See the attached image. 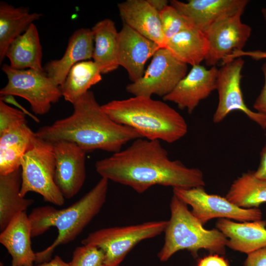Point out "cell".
<instances>
[{
	"instance_id": "7c38bea8",
	"label": "cell",
	"mask_w": 266,
	"mask_h": 266,
	"mask_svg": "<svg viewBox=\"0 0 266 266\" xmlns=\"http://www.w3.org/2000/svg\"><path fill=\"white\" fill-rule=\"evenodd\" d=\"M244 61L233 59L218 69L216 90L218 103L213 116V122H221L231 112L239 110L263 129H266V116L249 109L245 104L241 89V71Z\"/></svg>"
},
{
	"instance_id": "8992f818",
	"label": "cell",
	"mask_w": 266,
	"mask_h": 266,
	"mask_svg": "<svg viewBox=\"0 0 266 266\" xmlns=\"http://www.w3.org/2000/svg\"><path fill=\"white\" fill-rule=\"evenodd\" d=\"M22 184L20 195L31 192L40 194L44 201L61 206L65 198L54 181L56 158L52 143L37 137L21 160Z\"/></svg>"
},
{
	"instance_id": "8fae6325",
	"label": "cell",
	"mask_w": 266,
	"mask_h": 266,
	"mask_svg": "<svg viewBox=\"0 0 266 266\" xmlns=\"http://www.w3.org/2000/svg\"><path fill=\"white\" fill-rule=\"evenodd\" d=\"M243 12L217 20L204 32L208 45L204 59L207 66H214L221 61L225 64L233 56L235 57L245 46L252 30L242 22Z\"/></svg>"
},
{
	"instance_id": "9c48e42d",
	"label": "cell",
	"mask_w": 266,
	"mask_h": 266,
	"mask_svg": "<svg viewBox=\"0 0 266 266\" xmlns=\"http://www.w3.org/2000/svg\"><path fill=\"white\" fill-rule=\"evenodd\" d=\"M187 65L177 59L166 48H160L143 76L126 87L133 96L151 97L153 95L163 98L170 93L187 74Z\"/></svg>"
},
{
	"instance_id": "ac0fdd59",
	"label": "cell",
	"mask_w": 266,
	"mask_h": 266,
	"mask_svg": "<svg viewBox=\"0 0 266 266\" xmlns=\"http://www.w3.org/2000/svg\"><path fill=\"white\" fill-rule=\"evenodd\" d=\"M94 42L91 29L82 28L70 36L62 57L48 62L44 71L58 85L64 83L69 70L78 63L92 58Z\"/></svg>"
},
{
	"instance_id": "7a4b0ae2",
	"label": "cell",
	"mask_w": 266,
	"mask_h": 266,
	"mask_svg": "<svg viewBox=\"0 0 266 266\" xmlns=\"http://www.w3.org/2000/svg\"><path fill=\"white\" fill-rule=\"evenodd\" d=\"M73 106L71 115L40 128L35 136L51 143L72 142L86 153L102 150L113 153L121 150L130 141L142 137L133 128L112 120L92 91L86 93Z\"/></svg>"
},
{
	"instance_id": "484cf974",
	"label": "cell",
	"mask_w": 266,
	"mask_h": 266,
	"mask_svg": "<svg viewBox=\"0 0 266 266\" xmlns=\"http://www.w3.org/2000/svg\"><path fill=\"white\" fill-rule=\"evenodd\" d=\"M165 48L179 61L193 66L204 61L208 45L204 33L193 27L168 39Z\"/></svg>"
},
{
	"instance_id": "3957f363",
	"label": "cell",
	"mask_w": 266,
	"mask_h": 266,
	"mask_svg": "<svg viewBox=\"0 0 266 266\" xmlns=\"http://www.w3.org/2000/svg\"><path fill=\"white\" fill-rule=\"evenodd\" d=\"M108 186V180L101 177L90 191L68 207L57 209L47 205L32 211L28 217L32 237L42 234L52 227L58 232L49 246L35 253L36 263L48 262L56 247L74 240L82 232L103 206Z\"/></svg>"
},
{
	"instance_id": "2e32d148",
	"label": "cell",
	"mask_w": 266,
	"mask_h": 266,
	"mask_svg": "<svg viewBox=\"0 0 266 266\" xmlns=\"http://www.w3.org/2000/svg\"><path fill=\"white\" fill-rule=\"evenodd\" d=\"M247 0H190L170 1V5L204 32L217 20L244 11Z\"/></svg>"
},
{
	"instance_id": "7402d4cb",
	"label": "cell",
	"mask_w": 266,
	"mask_h": 266,
	"mask_svg": "<svg viewBox=\"0 0 266 266\" xmlns=\"http://www.w3.org/2000/svg\"><path fill=\"white\" fill-rule=\"evenodd\" d=\"M94 46L92 58L101 74L117 69L118 63V32L109 18L98 22L91 29Z\"/></svg>"
},
{
	"instance_id": "5bb4252c",
	"label": "cell",
	"mask_w": 266,
	"mask_h": 266,
	"mask_svg": "<svg viewBox=\"0 0 266 266\" xmlns=\"http://www.w3.org/2000/svg\"><path fill=\"white\" fill-rule=\"evenodd\" d=\"M218 72L215 66L209 69L200 64L192 66L173 90L163 98V100L174 102L180 109L192 113L201 100L216 90Z\"/></svg>"
},
{
	"instance_id": "8d00e7d4",
	"label": "cell",
	"mask_w": 266,
	"mask_h": 266,
	"mask_svg": "<svg viewBox=\"0 0 266 266\" xmlns=\"http://www.w3.org/2000/svg\"><path fill=\"white\" fill-rule=\"evenodd\" d=\"M147 1L159 12L168 5L169 2L166 0H147Z\"/></svg>"
},
{
	"instance_id": "f35d334b",
	"label": "cell",
	"mask_w": 266,
	"mask_h": 266,
	"mask_svg": "<svg viewBox=\"0 0 266 266\" xmlns=\"http://www.w3.org/2000/svg\"><path fill=\"white\" fill-rule=\"evenodd\" d=\"M0 266H4V265H3V264L2 263L0 262Z\"/></svg>"
},
{
	"instance_id": "e0dca14e",
	"label": "cell",
	"mask_w": 266,
	"mask_h": 266,
	"mask_svg": "<svg viewBox=\"0 0 266 266\" xmlns=\"http://www.w3.org/2000/svg\"><path fill=\"white\" fill-rule=\"evenodd\" d=\"M120 16L124 23L137 32L165 48L159 12L147 0H127L118 4Z\"/></svg>"
},
{
	"instance_id": "ffe728a7",
	"label": "cell",
	"mask_w": 266,
	"mask_h": 266,
	"mask_svg": "<svg viewBox=\"0 0 266 266\" xmlns=\"http://www.w3.org/2000/svg\"><path fill=\"white\" fill-rule=\"evenodd\" d=\"M32 231L26 212L16 215L0 234V242L12 257V266H33L36 254L31 246Z\"/></svg>"
},
{
	"instance_id": "d590c367",
	"label": "cell",
	"mask_w": 266,
	"mask_h": 266,
	"mask_svg": "<svg viewBox=\"0 0 266 266\" xmlns=\"http://www.w3.org/2000/svg\"><path fill=\"white\" fill-rule=\"evenodd\" d=\"M35 266H70V265L64 261L59 256H56L49 261L39 264Z\"/></svg>"
},
{
	"instance_id": "74e56055",
	"label": "cell",
	"mask_w": 266,
	"mask_h": 266,
	"mask_svg": "<svg viewBox=\"0 0 266 266\" xmlns=\"http://www.w3.org/2000/svg\"><path fill=\"white\" fill-rule=\"evenodd\" d=\"M262 13L266 23V7L262 9Z\"/></svg>"
},
{
	"instance_id": "4fadbf2b",
	"label": "cell",
	"mask_w": 266,
	"mask_h": 266,
	"mask_svg": "<svg viewBox=\"0 0 266 266\" xmlns=\"http://www.w3.org/2000/svg\"><path fill=\"white\" fill-rule=\"evenodd\" d=\"M56 158L54 181L65 199L74 197L86 178V153L75 143L61 141L52 143Z\"/></svg>"
},
{
	"instance_id": "836d02e7",
	"label": "cell",
	"mask_w": 266,
	"mask_h": 266,
	"mask_svg": "<svg viewBox=\"0 0 266 266\" xmlns=\"http://www.w3.org/2000/svg\"><path fill=\"white\" fill-rule=\"evenodd\" d=\"M197 266H230V265L223 257L218 254H214L200 259Z\"/></svg>"
},
{
	"instance_id": "e575fe53",
	"label": "cell",
	"mask_w": 266,
	"mask_h": 266,
	"mask_svg": "<svg viewBox=\"0 0 266 266\" xmlns=\"http://www.w3.org/2000/svg\"><path fill=\"white\" fill-rule=\"evenodd\" d=\"M254 173L257 178L266 180V144L261 152L260 163Z\"/></svg>"
},
{
	"instance_id": "6da1fadb",
	"label": "cell",
	"mask_w": 266,
	"mask_h": 266,
	"mask_svg": "<svg viewBox=\"0 0 266 266\" xmlns=\"http://www.w3.org/2000/svg\"><path fill=\"white\" fill-rule=\"evenodd\" d=\"M95 168L101 177L129 186L139 194L157 185L173 188L205 186L200 169L170 160L158 140L136 139L126 149L97 161Z\"/></svg>"
},
{
	"instance_id": "f1b7e54d",
	"label": "cell",
	"mask_w": 266,
	"mask_h": 266,
	"mask_svg": "<svg viewBox=\"0 0 266 266\" xmlns=\"http://www.w3.org/2000/svg\"><path fill=\"white\" fill-rule=\"evenodd\" d=\"M162 28L167 41L178 33L195 27L191 21L170 4L159 12Z\"/></svg>"
},
{
	"instance_id": "cb8c5ba5",
	"label": "cell",
	"mask_w": 266,
	"mask_h": 266,
	"mask_svg": "<svg viewBox=\"0 0 266 266\" xmlns=\"http://www.w3.org/2000/svg\"><path fill=\"white\" fill-rule=\"evenodd\" d=\"M42 16L31 12L26 7H15L6 2H0V63L1 64L10 43L24 33Z\"/></svg>"
},
{
	"instance_id": "30bf717a",
	"label": "cell",
	"mask_w": 266,
	"mask_h": 266,
	"mask_svg": "<svg viewBox=\"0 0 266 266\" xmlns=\"http://www.w3.org/2000/svg\"><path fill=\"white\" fill-rule=\"evenodd\" d=\"M173 195L190 205L191 212L203 225L212 219L225 218L240 222L254 221L262 218L258 207H240L226 197L208 194L203 187L173 188Z\"/></svg>"
},
{
	"instance_id": "5b68a950",
	"label": "cell",
	"mask_w": 266,
	"mask_h": 266,
	"mask_svg": "<svg viewBox=\"0 0 266 266\" xmlns=\"http://www.w3.org/2000/svg\"><path fill=\"white\" fill-rule=\"evenodd\" d=\"M170 218L165 231V242L158 257L167 261L180 250H187L194 256L200 249L223 255L228 239L218 229L207 230L194 216L187 205L173 194L170 203Z\"/></svg>"
},
{
	"instance_id": "4316f807",
	"label": "cell",
	"mask_w": 266,
	"mask_h": 266,
	"mask_svg": "<svg viewBox=\"0 0 266 266\" xmlns=\"http://www.w3.org/2000/svg\"><path fill=\"white\" fill-rule=\"evenodd\" d=\"M101 74L93 61L78 63L72 67L60 86L63 97L73 104L92 86L102 80Z\"/></svg>"
},
{
	"instance_id": "9a60e30c",
	"label": "cell",
	"mask_w": 266,
	"mask_h": 266,
	"mask_svg": "<svg viewBox=\"0 0 266 266\" xmlns=\"http://www.w3.org/2000/svg\"><path fill=\"white\" fill-rule=\"evenodd\" d=\"M161 47L123 23L118 32V63L127 71L132 82L143 75L147 60Z\"/></svg>"
},
{
	"instance_id": "83f0119b",
	"label": "cell",
	"mask_w": 266,
	"mask_h": 266,
	"mask_svg": "<svg viewBox=\"0 0 266 266\" xmlns=\"http://www.w3.org/2000/svg\"><path fill=\"white\" fill-rule=\"evenodd\" d=\"M225 197L240 207H258L266 202V180L257 178L254 171L244 173L233 182Z\"/></svg>"
},
{
	"instance_id": "d6a6232c",
	"label": "cell",
	"mask_w": 266,
	"mask_h": 266,
	"mask_svg": "<svg viewBox=\"0 0 266 266\" xmlns=\"http://www.w3.org/2000/svg\"><path fill=\"white\" fill-rule=\"evenodd\" d=\"M262 70L264 76L263 87L253 105L257 112L266 116V62L262 66Z\"/></svg>"
},
{
	"instance_id": "d4e9b609",
	"label": "cell",
	"mask_w": 266,
	"mask_h": 266,
	"mask_svg": "<svg viewBox=\"0 0 266 266\" xmlns=\"http://www.w3.org/2000/svg\"><path fill=\"white\" fill-rule=\"evenodd\" d=\"M22 184L21 168L0 175V230L3 231L18 214L26 211L34 202L20 195Z\"/></svg>"
},
{
	"instance_id": "4dcf8cb0",
	"label": "cell",
	"mask_w": 266,
	"mask_h": 266,
	"mask_svg": "<svg viewBox=\"0 0 266 266\" xmlns=\"http://www.w3.org/2000/svg\"><path fill=\"white\" fill-rule=\"evenodd\" d=\"M25 122H26V115L23 111L0 100V134L12 126Z\"/></svg>"
},
{
	"instance_id": "1f68e13d",
	"label": "cell",
	"mask_w": 266,
	"mask_h": 266,
	"mask_svg": "<svg viewBox=\"0 0 266 266\" xmlns=\"http://www.w3.org/2000/svg\"><path fill=\"white\" fill-rule=\"evenodd\" d=\"M244 266H266V247L247 254Z\"/></svg>"
},
{
	"instance_id": "d6986e66",
	"label": "cell",
	"mask_w": 266,
	"mask_h": 266,
	"mask_svg": "<svg viewBox=\"0 0 266 266\" xmlns=\"http://www.w3.org/2000/svg\"><path fill=\"white\" fill-rule=\"evenodd\" d=\"M216 227L227 238V247L248 254L266 247V221L235 222L220 218Z\"/></svg>"
},
{
	"instance_id": "f546056e",
	"label": "cell",
	"mask_w": 266,
	"mask_h": 266,
	"mask_svg": "<svg viewBox=\"0 0 266 266\" xmlns=\"http://www.w3.org/2000/svg\"><path fill=\"white\" fill-rule=\"evenodd\" d=\"M69 263L70 266H106L102 251L90 245L76 247Z\"/></svg>"
},
{
	"instance_id": "603a6c76",
	"label": "cell",
	"mask_w": 266,
	"mask_h": 266,
	"mask_svg": "<svg viewBox=\"0 0 266 266\" xmlns=\"http://www.w3.org/2000/svg\"><path fill=\"white\" fill-rule=\"evenodd\" d=\"M9 66L16 69L43 71L42 49L37 29L34 23L9 45L5 54Z\"/></svg>"
},
{
	"instance_id": "277c9868",
	"label": "cell",
	"mask_w": 266,
	"mask_h": 266,
	"mask_svg": "<svg viewBox=\"0 0 266 266\" xmlns=\"http://www.w3.org/2000/svg\"><path fill=\"white\" fill-rule=\"evenodd\" d=\"M115 122L135 130L142 137L173 143L184 137L187 124L177 111L164 101L137 96L101 105Z\"/></svg>"
},
{
	"instance_id": "52a82bcc",
	"label": "cell",
	"mask_w": 266,
	"mask_h": 266,
	"mask_svg": "<svg viewBox=\"0 0 266 266\" xmlns=\"http://www.w3.org/2000/svg\"><path fill=\"white\" fill-rule=\"evenodd\" d=\"M168 221L147 222L125 227L103 228L91 233L81 243L100 249L106 266H119L128 253L140 241L164 232Z\"/></svg>"
},
{
	"instance_id": "ba28073f",
	"label": "cell",
	"mask_w": 266,
	"mask_h": 266,
	"mask_svg": "<svg viewBox=\"0 0 266 266\" xmlns=\"http://www.w3.org/2000/svg\"><path fill=\"white\" fill-rule=\"evenodd\" d=\"M1 70L7 76L6 85L0 90V97L16 96L26 100L33 112L44 115L52 103L63 97L60 86L47 74L32 69H16L3 64Z\"/></svg>"
},
{
	"instance_id": "44dd1931",
	"label": "cell",
	"mask_w": 266,
	"mask_h": 266,
	"mask_svg": "<svg viewBox=\"0 0 266 266\" xmlns=\"http://www.w3.org/2000/svg\"><path fill=\"white\" fill-rule=\"evenodd\" d=\"M34 134L27 122L12 126L0 134V175L21 167V160L32 144Z\"/></svg>"
}]
</instances>
